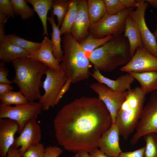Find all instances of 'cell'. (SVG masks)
<instances>
[{
	"label": "cell",
	"mask_w": 157,
	"mask_h": 157,
	"mask_svg": "<svg viewBox=\"0 0 157 157\" xmlns=\"http://www.w3.org/2000/svg\"><path fill=\"white\" fill-rule=\"evenodd\" d=\"M134 9L125 8L118 14L113 15L106 13L98 22L91 25L88 35L101 38L122 34L124 31L126 18Z\"/></svg>",
	"instance_id": "6"
},
{
	"label": "cell",
	"mask_w": 157,
	"mask_h": 157,
	"mask_svg": "<svg viewBox=\"0 0 157 157\" xmlns=\"http://www.w3.org/2000/svg\"><path fill=\"white\" fill-rule=\"evenodd\" d=\"M13 88V87L10 84L0 83V95L12 91Z\"/></svg>",
	"instance_id": "40"
},
{
	"label": "cell",
	"mask_w": 157,
	"mask_h": 157,
	"mask_svg": "<svg viewBox=\"0 0 157 157\" xmlns=\"http://www.w3.org/2000/svg\"><path fill=\"white\" fill-rule=\"evenodd\" d=\"M53 0H26V2L30 3L33 8V10L38 14L42 25L43 32L42 35L48 37L47 21V14L51 10Z\"/></svg>",
	"instance_id": "22"
},
{
	"label": "cell",
	"mask_w": 157,
	"mask_h": 157,
	"mask_svg": "<svg viewBox=\"0 0 157 157\" xmlns=\"http://www.w3.org/2000/svg\"><path fill=\"white\" fill-rule=\"evenodd\" d=\"M0 13L9 17H15L14 7L11 0H0Z\"/></svg>",
	"instance_id": "34"
},
{
	"label": "cell",
	"mask_w": 157,
	"mask_h": 157,
	"mask_svg": "<svg viewBox=\"0 0 157 157\" xmlns=\"http://www.w3.org/2000/svg\"><path fill=\"white\" fill-rule=\"evenodd\" d=\"M135 131L130 141L136 144L145 134L151 133L157 134V92H151L149 100L144 106Z\"/></svg>",
	"instance_id": "8"
},
{
	"label": "cell",
	"mask_w": 157,
	"mask_h": 157,
	"mask_svg": "<svg viewBox=\"0 0 157 157\" xmlns=\"http://www.w3.org/2000/svg\"><path fill=\"white\" fill-rule=\"evenodd\" d=\"M90 75L98 82L104 84L113 90L119 92H126L131 88V84L135 79L130 74H127L120 76L115 80L106 77L98 70H93Z\"/></svg>",
	"instance_id": "18"
},
{
	"label": "cell",
	"mask_w": 157,
	"mask_h": 157,
	"mask_svg": "<svg viewBox=\"0 0 157 157\" xmlns=\"http://www.w3.org/2000/svg\"><path fill=\"white\" fill-rule=\"evenodd\" d=\"M15 75L12 81L29 102H34L42 96L40 89L43 86L42 78L48 67L26 57L12 62Z\"/></svg>",
	"instance_id": "2"
},
{
	"label": "cell",
	"mask_w": 157,
	"mask_h": 157,
	"mask_svg": "<svg viewBox=\"0 0 157 157\" xmlns=\"http://www.w3.org/2000/svg\"><path fill=\"white\" fill-rule=\"evenodd\" d=\"M120 133L115 123H112L110 128L102 135L98 145L100 151L106 155L117 157L122 152L120 147Z\"/></svg>",
	"instance_id": "15"
},
{
	"label": "cell",
	"mask_w": 157,
	"mask_h": 157,
	"mask_svg": "<svg viewBox=\"0 0 157 157\" xmlns=\"http://www.w3.org/2000/svg\"><path fill=\"white\" fill-rule=\"evenodd\" d=\"M29 53L12 43L7 35L0 38V59L5 63L14 62L26 57Z\"/></svg>",
	"instance_id": "19"
},
{
	"label": "cell",
	"mask_w": 157,
	"mask_h": 157,
	"mask_svg": "<svg viewBox=\"0 0 157 157\" xmlns=\"http://www.w3.org/2000/svg\"><path fill=\"white\" fill-rule=\"evenodd\" d=\"M6 157H23L18 149L12 146L8 150Z\"/></svg>",
	"instance_id": "39"
},
{
	"label": "cell",
	"mask_w": 157,
	"mask_h": 157,
	"mask_svg": "<svg viewBox=\"0 0 157 157\" xmlns=\"http://www.w3.org/2000/svg\"><path fill=\"white\" fill-rule=\"evenodd\" d=\"M107 13L110 15L118 14L124 9L120 0H104Z\"/></svg>",
	"instance_id": "33"
},
{
	"label": "cell",
	"mask_w": 157,
	"mask_h": 157,
	"mask_svg": "<svg viewBox=\"0 0 157 157\" xmlns=\"http://www.w3.org/2000/svg\"><path fill=\"white\" fill-rule=\"evenodd\" d=\"M77 0H70L68 11L60 28L61 36L71 34V31L75 21L77 12Z\"/></svg>",
	"instance_id": "25"
},
{
	"label": "cell",
	"mask_w": 157,
	"mask_h": 157,
	"mask_svg": "<svg viewBox=\"0 0 157 157\" xmlns=\"http://www.w3.org/2000/svg\"><path fill=\"white\" fill-rule=\"evenodd\" d=\"M145 1L152 7L157 8V0H146Z\"/></svg>",
	"instance_id": "45"
},
{
	"label": "cell",
	"mask_w": 157,
	"mask_h": 157,
	"mask_svg": "<svg viewBox=\"0 0 157 157\" xmlns=\"http://www.w3.org/2000/svg\"><path fill=\"white\" fill-rule=\"evenodd\" d=\"M128 73L139 82L141 90L145 95L157 90V71Z\"/></svg>",
	"instance_id": "21"
},
{
	"label": "cell",
	"mask_w": 157,
	"mask_h": 157,
	"mask_svg": "<svg viewBox=\"0 0 157 157\" xmlns=\"http://www.w3.org/2000/svg\"><path fill=\"white\" fill-rule=\"evenodd\" d=\"M120 70L127 73L157 71V58L144 47H138L129 62Z\"/></svg>",
	"instance_id": "12"
},
{
	"label": "cell",
	"mask_w": 157,
	"mask_h": 157,
	"mask_svg": "<svg viewBox=\"0 0 157 157\" xmlns=\"http://www.w3.org/2000/svg\"><path fill=\"white\" fill-rule=\"evenodd\" d=\"M5 63L0 62V83H6L11 84L12 83L7 78L8 75V70L4 67Z\"/></svg>",
	"instance_id": "37"
},
{
	"label": "cell",
	"mask_w": 157,
	"mask_h": 157,
	"mask_svg": "<svg viewBox=\"0 0 157 157\" xmlns=\"http://www.w3.org/2000/svg\"><path fill=\"white\" fill-rule=\"evenodd\" d=\"M63 152L62 149L56 146L47 147L45 148L43 157H57L61 154Z\"/></svg>",
	"instance_id": "35"
},
{
	"label": "cell",
	"mask_w": 157,
	"mask_h": 157,
	"mask_svg": "<svg viewBox=\"0 0 157 157\" xmlns=\"http://www.w3.org/2000/svg\"><path fill=\"white\" fill-rule=\"evenodd\" d=\"M57 157H59V156H58ZM72 157H74V156H72Z\"/></svg>",
	"instance_id": "47"
},
{
	"label": "cell",
	"mask_w": 157,
	"mask_h": 157,
	"mask_svg": "<svg viewBox=\"0 0 157 157\" xmlns=\"http://www.w3.org/2000/svg\"><path fill=\"white\" fill-rule=\"evenodd\" d=\"M9 17L0 13V24L5 25Z\"/></svg>",
	"instance_id": "44"
},
{
	"label": "cell",
	"mask_w": 157,
	"mask_h": 157,
	"mask_svg": "<svg viewBox=\"0 0 157 157\" xmlns=\"http://www.w3.org/2000/svg\"><path fill=\"white\" fill-rule=\"evenodd\" d=\"M14 7L15 15H19L23 20L30 19L34 16L35 11L24 0H11Z\"/></svg>",
	"instance_id": "30"
},
{
	"label": "cell",
	"mask_w": 157,
	"mask_h": 157,
	"mask_svg": "<svg viewBox=\"0 0 157 157\" xmlns=\"http://www.w3.org/2000/svg\"><path fill=\"white\" fill-rule=\"evenodd\" d=\"M90 88L97 94L111 115L112 123H115L117 112L125 100L127 91L119 92L113 90L106 85L99 82L92 83Z\"/></svg>",
	"instance_id": "11"
},
{
	"label": "cell",
	"mask_w": 157,
	"mask_h": 157,
	"mask_svg": "<svg viewBox=\"0 0 157 157\" xmlns=\"http://www.w3.org/2000/svg\"><path fill=\"white\" fill-rule=\"evenodd\" d=\"M1 105L10 106L23 104L29 102L25 96L19 91H10L0 95Z\"/></svg>",
	"instance_id": "28"
},
{
	"label": "cell",
	"mask_w": 157,
	"mask_h": 157,
	"mask_svg": "<svg viewBox=\"0 0 157 157\" xmlns=\"http://www.w3.org/2000/svg\"><path fill=\"white\" fill-rule=\"evenodd\" d=\"M42 111V106L39 101L15 106L0 105V119L9 118L17 122L19 126V134L31 119H36Z\"/></svg>",
	"instance_id": "7"
},
{
	"label": "cell",
	"mask_w": 157,
	"mask_h": 157,
	"mask_svg": "<svg viewBox=\"0 0 157 157\" xmlns=\"http://www.w3.org/2000/svg\"><path fill=\"white\" fill-rule=\"evenodd\" d=\"M153 34L156 39H157V20L156 23V28L155 31L153 33Z\"/></svg>",
	"instance_id": "46"
},
{
	"label": "cell",
	"mask_w": 157,
	"mask_h": 157,
	"mask_svg": "<svg viewBox=\"0 0 157 157\" xmlns=\"http://www.w3.org/2000/svg\"><path fill=\"white\" fill-rule=\"evenodd\" d=\"M142 137L146 143L144 157H157V134L149 133Z\"/></svg>",
	"instance_id": "31"
},
{
	"label": "cell",
	"mask_w": 157,
	"mask_h": 157,
	"mask_svg": "<svg viewBox=\"0 0 157 157\" xmlns=\"http://www.w3.org/2000/svg\"><path fill=\"white\" fill-rule=\"evenodd\" d=\"M70 0H53L51 13V16H56L57 26L59 28L63 23L64 18L69 10Z\"/></svg>",
	"instance_id": "27"
},
{
	"label": "cell",
	"mask_w": 157,
	"mask_h": 157,
	"mask_svg": "<svg viewBox=\"0 0 157 157\" xmlns=\"http://www.w3.org/2000/svg\"><path fill=\"white\" fill-rule=\"evenodd\" d=\"M126 38L122 34L113 36L105 44L90 53L88 57L94 70L112 72L127 64L131 57Z\"/></svg>",
	"instance_id": "3"
},
{
	"label": "cell",
	"mask_w": 157,
	"mask_h": 157,
	"mask_svg": "<svg viewBox=\"0 0 157 157\" xmlns=\"http://www.w3.org/2000/svg\"><path fill=\"white\" fill-rule=\"evenodd\" d=\"M75 157H90V154L87 151H81L76 153Z\"/></svg>",
	"instance_id": "43"
},
{
	"label": "cell",
	"mask_w": 157,
	"mask_h": 157,
	"mask_svg": "<svg viewBox=\"0 0 157 157\" xmlns=\"http://www.w3.org/2000/svg\"><path fill=\"white\" fill-rule=\"evenodd\" d=\"M136 9L129 14L136 24L139 30L144 47L157 58L156 39L148 28L145 19V13L148 3L145 0H137Z\"/></svg>",
	"instance_id": "10"
},
{
	"label": "cell",
	"mask_w": 157,
	"mask_h": 157,
	"mask_svg": "<svg viewBox=\"0 0 157 157\" xmlns=\"http://www.w3.org/2000/svg\"><path fill=\"white\" fill-rule=\"evenodd\" d=\"M41 131L36 119L30 120L26 124L19 135L15 140L12 145L18 148L22 155L30 146L37 144L41 140Z\"/></svg>",
	"instance_id": "13"
},
{
	"label": "cell",
	"mask_w": 157,
	"mask_h": 157,
	"mask_svg": "<svg viewBox=\"0 0 157 157\" xmlns=\"http://www.w3.org/2000/svg\"><path fill=\"white\" fill-rule=\"evenodd\" d=\"M71 83V81L70 80L68 79L66 81L59 92L55 102V105L58 104L63 95L69 90Z\"/></svg>",
	"instance_id": "38"
},
{
	"label": "cell",
	"mask_w": 157,
	"mask_h": 157,
	"mask_svg": "<svg viewBox=\"0 0 157 157\" xmlns=\"http://www.w3.org/2000/svg\"><path fill=\"white\" fill-rule=\"evenodd\" d=\"M46 77L43 82L44 94L39 101L42 105V110H47L55 106V102L60 90L67 80L61 69L56 70L47 67Z\"/></svg>",
	"instance_id": "9"
},
{
	"label": "cell",
	"mask_w": 157,
	"mask_h": 157,
	"mask_svg": "<svg viewBox=\"0 0 157 157\" xmlns=\"http://www.w3.org/2000/svg\"><path fill=\"white\" fill-rule=\"evenodd\" d=\"M112 124L110 114L98 97H82L65 105L53 120L55 136L66 150L90 154L98 149L102 135Z\"/></svg>",
	"instance_id": "1"
},
{
	"label": "cell",
	"mask_w": 157,
	"mask_h": 157,
	"mask_svg": "<svg viewBox=\"0 0 157 157\" xmlns=\"http://www.w3.org/2000/svg\"><path fill=\"white\" fill-rule=\"evenodd\" d=\"M53 44L48 37L45 36L38 50L30 53L27 57L38 62L56 70L60 69V62L56 59L53 54Z\"/></svg>",
	"instance_id": "16"
},
{
	"label": "cell",
	"mask_w": 157,
	"mask_h": 157,
	"mask_svg": "<svg viewBox=\"0 0 157 157\" xmlns=\"http://www.w3.org/2000/svg\"><path fill=\"white\" fill-rule=\"evenodd\" d=\"M113 37V36H109L98 38L88 35L83 40L79 43L81 47L86 53H88L90 54L99 47L105 44Z\"/></svg>",
	"instance_id": "26"
},
{
	"label": "cell",
	"mask_w": 157,
	"mask_h": 157,
	"mask_svg": "<svg viewBox=\"0 0 157 157\" xmlns=\"http://www.w3.org/2000/svg\"><path fill=\"white\" fill-rule=\"evenodd\" d=\"M124 32V36L127 38L129 41L130 53L131 58L137 48L144 47V46L138 26L129 15L125 19Z\"/></svg>",
	"instance_id": "20"
},
{
	"label": "cell",
	"mask_w": 157,
	"mask_h": 157,
	"mask_svg": "<svg viewBox=\"0 0 157 157\" xmlns=\"http://www.w3.org/2000/svg\"><path fill=\"white\" fill-rule=\"evenodd\" d=\"M120 1L125 8H136L137 0H120Z\"/></svg>",
	"instance_id": "41"
},
{
	"label": "cell",
	"mask_w": 157,
	"mask_h": 157,
	"mask_svg": "<svg viewBox=\"0 0 157 157\" xmlns=\"http://www.w3.org/2000/svg\"><path fill=\"white\" fill-rule=\"evenodd\" d=\"M7 37L12 43L26 50L29 54L40 47L41 43L26 40L14 34L7 35Z\"/></svg>",
	"instance_id": "29"
},
{
	"label": "cell",
	"mask_w": 157,
	"mask_h": 157,
	"mask_svg": "<svg viewBox=\"0 0 157 157\" xmlns=\"http://www.w3.org/2000/svg\"><path fill=\"white\" fill-rule=\"evenodd\" d=\"M87 9L91 25L98 22L107 13L104 0H87Z\"/></svg>",
	"instance_id": "24"
},
{
	"label": "cell",
	"mask_w": 157,
	"mask_h": 157,
	"mask_svg": "<svg viewBox=\"0 0 157 157\" xmlns=\"http://www.w3.org/2000/svg\"><path fill=\"white\" fill-rule=\"evenodd\" d=\"M19 126L16 121L8 118L0 119V156L6 157L9 148L13 145L14 135L18 133Z\"/></svg>",
	"instance_id": "17"
},
{
	"label": "cell",
	"mask_w": 157,
	"mask_h": 157,
	"mask_svg": "<svg viewBox=\"0 0 157 157\" xmlns=\"http://www.w3.org/2000/svg\"><path fill=\"white\" fill-rule=\"evenodd\" d=\"M44 151V145L40 142L29 147L22 156L23 157H43Z\"/></svg>",
	"instance_id": "32"
},
{
	"label": "cell",
	"mask_w": 157,
	"mask_h": 157,
	"mask_svg": "<svg viewBox=\"0 0 157 157\" xmlns=\"http://www.w3.org/2000/svg\"><path fill=\"white\" fill-rule=\"evenodd\" d=\"M145 146L132 151L122 152L117 157H144Z\"/></svg>",
	"instance_id": "36"
},
{
	"label": "cell",
	"mask_w": 157,
	"mask_h": 157,
	"mask_svg": "<svg viewBox=\"0 0 157 157\" xmlns=\"http://www.w3.org/2000/svg\"><path fill=\"white\" fill-rule=\"evenodd\" d=\"M145 95L140 87L127 90L126 99L117 112L115 122L120 135L125 140L135 130L144 107Z\"/></svg>",
	"instance_id": "5"
},
{
	"label": "cell",
	"mask_w": 157,
	"mask_h": 157,
	"mask_svg": "<svg viewBox=\"0 0 157 157\" xmlns=\"http://www.w3.org/2000/svg\"><path fill=\"white\" fill-rule=\"evenodd\" d=\"M90 157H112L108 156L101 152L98 149H96L90 154Z\"/></svg>",
	"instance_id": "42"
},
{
	"label": "cell",
	"mask_w": 157,
	"mask_h": 157,
	"mask_svg": "<svg viewBox=\"0 0 157 157\" xmlns=\"http://www.w3.org/2000/svg\"><path fill=\"white\" fill-rule=\"evenodd\" d=\"M47 20L51 24L52 28L51 40L53 44V55L56 59L61 62L64 52L61 49L60 28L56 23L53 16L48 17Z\"/></svg>",
	"instance_id": "23"
},
{
	"label": "cell",
	"mask_w": 157,
	"mask_h": 157,
	"mask_svg": "<svg viewBox=\"0 0 157 157\" xmlns=\"http://www.w3.org/2000/svg\"><path fill=\"white\" fill-rule=\"evenodd\" d=\"M62 40L64 53L60 67L67 80L75 83L88 79L90 62L78 42L71 34H63Z\"/></svg>",
	"instance_id": "4"
},
{
	"label": "cell",
	"mask_w": 157,
	"mask_h": 157,
	"mask_svg": "<svg viewBox=\"0 0 157 157\" xmlns=\"http://www.w3.org/2000/svg\"><path fill=\"white\" fill-rule=\"evenodd\" d=\"M77 12L71 31V34L79 43L88 34L91 23L88 15L87 0H77Z\"/></svg>",
	"instance_id": "14"
}]
</instances>
